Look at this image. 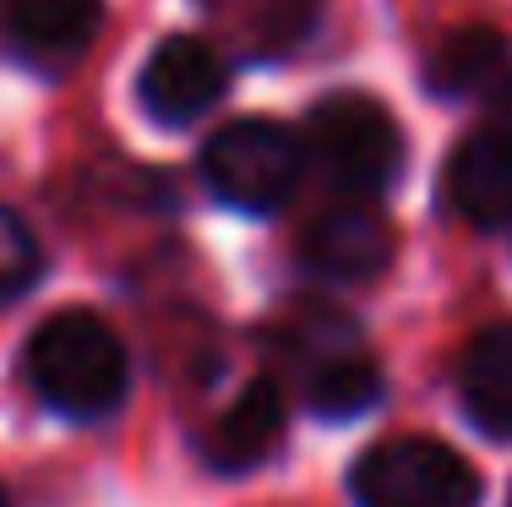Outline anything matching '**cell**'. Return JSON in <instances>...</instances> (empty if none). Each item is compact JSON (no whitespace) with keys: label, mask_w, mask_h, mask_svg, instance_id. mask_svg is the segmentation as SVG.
I'll return each mask as SVG.
<instances>
[{"label":"cell","mask_w":512,"mask_h":507,"mask_svg":"<svg viewBox=\"0 0 512 507\" xmlns=\"http://www.w3.org/2000/svg\"><path fill=\"white\" fill-rule=\"evenodd\" d=\"M28 382L50 409L71 420H99L126 398V344L93 311H55L28 338Z\"/></svg>","instance_id":"1"},{"label":"cell","mask_w":512,"mask_h":507,"mask_svg":"<svg viewBox=\"0 0 512 507\" xmlns=\"http://www.w3.org/2000/svg\"><path fill=\"white\" fill-rule=\"evenodd\" d=\"M306 148L338 191L371 197L404 164V131L365 93H327L306 120Z\"/></svg>","instance_id":"2"},{"label":"cell","mask_w":512,"mask_h":507,"mask_svg":"<svg viewBox=\"0 0 512 507\" xmlns=\"http://www.w3.org/2000/svg\"><path fill=\"white\" fill-rule=\"evenodd\" d=\"M349 491L360 507H480V475L431 437H387L365 448L349 469Z\"/></svg>","instance_id":"3"},{"label":"cell","mask_w":512,"mask_h":507,"mask_svg":"<svg viewBox=\"0 0 512 507\" xmlns=\"http://www.w3.org/2000/svg\"><path fill=\"white\" fill-rule=\"evenodd\" d=\"M306 142L278 120H229L202 148V175L224 202L246 213H267L300 186Z\"/></svg>","instance_id":"4"},{"label":"cell","mask_w":512,"mask_h":507,"mask_svg":"<svg viewBox=\"0 0 512 507\" xmlns=\"http://www.w3.org/2000/svg\"><path fill=\"white\" fill-rule=\"evenodd\" d=\"M224 88H229L224 55H218L213 44L191 39V33L164 39L137 77L142 110L153 120H164V126H186V120H197L202 110H213V104L224 99Z\"/></svg>","instance_id":"5"},{"label":"cell","mask_w":512,"mask_h":507,"mask_svg":"<svg viewBox=\"0 0 512 507\" xmlns=\"http://www.w3.org/2000/svg\"><path fill=\"white\" fill-rule=\"evenodd\" d=\"M447 202L474 229L512 224V131L485 126L458 142L447 159Z\"/></svg>","instance_id":"6"},{"label":"cell","mask_w":512,"mask_h":507,"mask_svg":"<svg viewBox=\"0 0 512 507\" xmlns=\"http://www.w3.org/2000/svg\"><path fill=\"white\" fill-rule=\"evenodd\" d=\"M306 262L322 279H344V284H365L393 262V229H387L382 213L360 208H333L311 224L306 235Z\"/></svg>","instance_id":"7"},{"label":"cell","mask_w":512,"mask_h":507,"mask_svg":"<svg viewBox=\"0 0 512 507\" xmlns=\"http://www.w3.org/2000/svg\"><path fill=\"white\" fill-rule=\"evenodd\" d=\"M104 0H0V33L28 60H71L99 33Z\"/></svg>","instance_id":"8"},{"label":"cell","mask_w":512,"mask_h":507,"mask_svg":"<svg viewBox=\"0 0 512 507\" xmlns=\"http://www.w3.org/2000/svg\"><path fill=\"white\" fill-rule=\"evenodd\" d=\"M284 426H289L284 388H278L273 377H256L251 388L224 409V420L213 426L207 458H213V469H224V475H246V469L273 458V448L284 442Z\"/></svg>","instance_id":"9"},{"label":"cell","mask_w":512,"mask_h":507,"mask_svg":"<svg viewBox=\"0 0 512 507\" xmlns=\"http://www.w3.org/2000/svg\"><path fill=\"white\" fill-rule=\"evenodd\" d=\"M458 393L485 437H512V322H496L463 349Z\"/></svg>","instance_id":"10"},{"label":"cell","mask_w":512,"mask_h":507,"mask_svg":"<svg viewBox=\"0 0 512 507\" xmlns=\"http://www.w3.org/2000/svg\"><path fill=\"white\" fill-rule=\"evenodd\" d=\"M512 77V50L496 28H458L436 44L431 66H425V88L436 99H474V93H496Z\"/></svg>","instance_id":"11"},{"label":"cell","mask_w":512,"mask_h":507,"mask_svg":"<svg viewBox=\"0 0 512 507\" xmlns=\"http://www.w3.org/2000/svg\"><path fill=\"white\" fill-rule=\"evenodd\" d=\"M306 398L322 420H355L382 398V371L365 349H333L311 366Z\"/></svg>","instance_id":"12"},{"label":"cell","mask_w":512,"mask_h":507,"mask_svg":"<svg viewBox=\"0 0 512 507\" xmlns=\"http://www.w3.org/2000/svg\"><path fill=\"white\" fill-rule=\"evenodd\" d=\"M39 268H44V251L33 240V229L0 202V300H17L22 289L39 279Z\"/></svg>","instance_id":"13"},{"label":"cell","mask_w":512,"mask_h":507,"mask_svg":"<svg viewBox=\"0 0 512 507\" xmlns=\"http://www.w3.org/2000/svg\"><path fill=\"white\" fill-rule=\"evenodd\" d=\"M491 126H502V131H512V77H507L502 88L491 93Z\"/></svg>","instance_id":"14"},{"label":"cell","mask_w":512,"mask_h":507,"mask_svg":"<svg viewBox=\"0 0 512 507\" xmlns=\"http://www.w3.org/2000/svg\"><path fill=\"white\" fill-rule=\"evenodd\" d=\"M0 507H11V502H6V491H0Z\"/></svg>","instance_id":"15"},{"label":"cell","mask_w":512,"mask_h":507,"mask_svg":"<svg viewBox=\"0 0 512 507\" xmlns=\"http://www.w3.org/2000/svg\"><path fill=\"white\" fill-rule=\"evenodd\" d=\"M507 507H512V497H507Z\"/></svg>","instance_id":"16"}]
</instances>
